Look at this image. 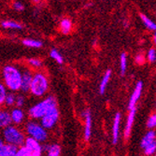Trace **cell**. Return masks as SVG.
Returning <instances> with one entry per match:
<instances>
[{"mask_svg":"<svg viewBox=\"0 0 156 156\" xmlns=\"http://www.w3.org/2000/svg\"><path fill=\"white\" fill-rule=\"evenodd\" d=\"M2 80L7 89L11 92L19 91L22 81V70L14 65H7L2 69Z\"/></svg>","mask_w":156,"mask_h":156,"instance_id":"obj_1","label":"cell"},{"mask_svg":"<svg viewBox=\"0 0 156 156\" xmlns=\"http://www.w3.org/2000/svg\"><path fill=\"white\" fill-rule=\"evenodd\" d=\"M49 89V80L45 73L38 71L33 74V79L30 86V93L37 96H43Z\"/></svg>","mask_w":156,"mask_h":156,"instance_id":"obj_2","label":"cell"},{"mask_svg":"<svg viewBox=\"0 0 156 156\" xmlns=\"http://www.w3.org/2000/svg\"><path fill=\"white\" fill-rule=\"evenodd\" d=\"M55 106H56L55 98L53 96H48L47 98L43 99V100H41L40 102L31 107L29 108V111H28V114H29V116L32 119L37 120L43 116L50 108Z\"/></svg>","mask_w":156,"mask_h":156,"instance_id":"obj_3","label":"cell"},{"mask_svg":"<svg viewBox=\"0 0 156 156\" xmlns=\"http://www.w3.org/2000/svg\"><path fill=\"white\" fill-rule=\"evenodd\" d=\"M3 138L6 143L15 145L17 147L23 145L25 140L23 133L14 125H9L5 127L3 131Z\"/></svg>","mask_w":156,"mask_h":156,"instance_id":"obj_4","label":"cell"},{"mask_svg":"<svg viewBox=\"0 0 156 156\" xmlns=\"http://www.w3.org/2000/svg\"><path fill=\"white\" fill-rule=\"evenodd\" d=\"M25 130L27 135L30 137L37 140L38 142H43L48 137V133L46 128H44L40 123L36 122H29L26 124Z\"/></svg>","mask_w":156,"mask_h":156,"instance_id":"obj_5","label":"cell"},{"mask_svg":"<svg viewBox=\"0 0 156 156\" xmlns=\"http://www.w3.org/2000/svg\"><path fill=\"white\" fill-rule=\"evenodd\" d=\"M59 119V110L57 107H52L40 118V124L46 129H51L56 124Z\"/></svg>","mask_w":156,"mask_h":156,"instance_id":"obj_6","label":"cell"},{"mask_svg":"<svg viewBox=\"0 0 156 156\" xmlns=\"http://www.w3.org/2000/svg\"><path fill=\"white\" fill-rule=\"evenodd\" d=\"M24 148L27 151L28 156H41L42 155V147L37 140L27 137L24 140Z\"/></svg>","mask_w":156,"mask_h":156,"instance_id":"obj_7","label":"cell"},{"mask_svg":"<svg viewBox=\"0 0 156 156\" xmlns=\"http://www.w3.org/2000/svg\"><path fill=\"white\" fill-rule=\"evenodd\" d=\"M33 74L34 73L28 67H25L22 70V81H21V88H20L22 92L28 93L30 91Z\"/></svg>","mask_w":156,"mask_h":156,"instance_id":"obj_8","label":"cell"},{"mask_svg":"<svg viewBox=\"0 0 156 156\" xmlns=\"http://www.w3.org/2000/svg\"><path fill=\"white\" fill-rule=\"evenodd\" d=\"M142 90H143V83H142V81H138L136 84L135 89L133 91V94L130 97V100L128 103V108L129 109L136 108V105L138 99L141 95V92H142Z\"/></svg>","mask_w":156,"mask_h":156,"instance_id":"obj_9","label":"cell"},{"mask_svg":"<svg viewBox=\"0 0 156 156\" xmlns=\"http://www.w3.org/2000/svg\"><path fill=\"white\" fill-rule=\"evenodd\" d=\"M85 118V128H84V138L85 140H89L92 135V114L90 110L84 112Z\"/></svg>","mask_w":156,"mask_h":156,"instance_id":"obj_10","label":"cell"},{"mask_svg":"<svg viewBox=\"0 0 156 156\" xmlns=\"http://www.w3.org/2000/svg\"><path fill=\"white\" fill-rule=\"evenodd\" d=\"M120 122H121V114L119 112H117L114 117V120H113V125H112V143L113 144H117L118 142Z\"/></svg>","mask_w":156,"mask_h":156,"instance_id":"obj_11","label":"cell"},{"mask_svg":"<svg viewBox=\"0 0 156 156\" xmlns=\"http://www.w3.org/2000/svg\"><path fill=\"white\" fill-rule=\"evenodd\" d=\"M10 118H11V122L15 124H20L23 122V119H24V111L23 109H21V108H13L10 112Z\"/></svg>","mask_w":156,"mask_h":156,"instance_id":"obj_12","label":"cell"},{"mask_svg":"<svg viewBox=\"0 0 156 156\" xmlns=\"http://www.w3.org/2000/svg\"><path fill=\"white\" fill-rule=\"evenodd\" d=\"M130 112L128 114V117H127V122H126V125H125V129H124V136L127 138L130 136L131 133V129L134 123V120H135V116H136V108H133L131 109H129Z\"/></svg>","mask_w":156,"mask_h":156,"instance_id":"obj_13","label":"cell"},{"mask_svg":"<svg viewBox=\"0 0 156 156\" xmlns=\"http://www.w3.org/2000/svg\"><path fill=\"white\" fill-rule=\"evenodd\" d=\"M18 150V147L12 144L4 143V145L0 148V156H14Z\"/></svg>","mask_w":156,"mask_h":156,"instance_id":"obj_14","label":"cell"},{"mask_svg":"<svg viewBox=\"0 0 156 156\" xmlns=\"http://www.w3.org/2000/svg\"><path fill=\"white\" fill-rule=\"evenodd\" d=\"M10 113L7 110L0 109V128H5V127L11 124Z\"/></svg>","mask_w":156,"mask_h":156,"instance_id":"obj_15","label":"cell"},{"mask_svg":"<svg viewBox=\"0 0 156 156\" xmlns=\"http://www.w3.org/2000/svg\"><path fill=\"white\" fill-rule=\"evenodd\" d=\"M72 27H73V24H72V22L70 19L68 18H64L61 20L60 23H59V28H60V31L65 34V35H67L71 32L72 30Z\"/></svg>","mask_w":156,"mask_h":156,"instance_id":"obj_16","label":"cell"},{"mask_svg":"<svg viewBox=\"0 0 156 156\" xmlns=\"http://www.w3.org/2000/svg\"><path fill=\"white\" fill-rule=\"evenodd\" d=\"M110 76H111V71L110 70H107L105 72L104 76H103V79L101 80V83L99 85V93L101 94H103L108 87V84L109 82V80H110Z\"/></svg>","mask_w":156,"mask_h":156,"instance_id":"obj_17","label":"cell"},{"mask_svg":"<svg viewBox=\"0 0 156 156\" xmlns=\"http://www.w3.org/2000/svg\"><path fill=\"white\" fill-rule=\"evenodd\" d=\"M155 139H156V133L154 131H149L146 134V136L142 138V140H141V148L144 149L146 146H148Z\"/></svg>","mask_w":156,"mask_h":156,"instance_id":"obj_18","label":"cell"},{"mask_svg":"<svg viewBox=\"0 0 156 156\" xmlns=\"http://www.w3.org/2000/svg\"><path fill=\"white\" fill-rule=\"evenodd\" d=\"M140 19H141V22L143 23V24L148 28L149 30L156 31V23L152 20H151L149 17H147L145 14H140Z\"/></svg>","mask_w":156,"mask_h":156,"instance_id":"obj_19","label":"cell"},{"mask_svg":"<svg viewBox=\"0 0 156 156\" xmlns=\"http://www.w3.org/2000/svg\"><path fill=\"white\" fill-rule=\"evenodd\" d=\"M2 27L6 28V29H16L21 30L23 29V25L15 21H3L1 23Z\"/></svg>","mask_w":156,"mask_h":156,"instance_id":"obj_20","label":"cell"},{"mask_svg":"<svg viewBox=\"0 0 156 156\" xmlns=\"http://www.w3.org/2000/svg\"><path fill=\"white\" fill-rule=\"evenodd\" d=\"M23 44L25 47L28 48H34V49H38L42 47V42L39 40L32 39V38H25L23 40Z\"/></svg>","mask_w":156,"mask_h":156,"instance_id":"obj_21","label":"cell"},{"mask_svg":"<svg viewBox=\"0 0 156 156\" xmlns=\"http://www.w3.org/2000/svg\"><path fill=\"white\" fill-rule=\"evenodd\" d=\"M48 156H60L61 148L57 144H53L48 147Z\"/></svg>","mask_w":156,"mask_h":156,"instance_id":"obj_22","label":"cell"},{"mask_svg":"<svg viewBox=\"0 0 156 156\" xmlns=\"http://www.w3.org/2000/svg\"><path fill=\"white\" fill-rule=\"evenodd\" d=\"M126 67H127V56L124 52L121 54L120 57V68H121V75L123 76L126 71Z\"/></svg>","mask_w":156,"mask_h":156,"instance_id":"obj_23","label":"cell"},{"mask_svg":"<svg viewBox=\"0 0 156 156\" xmlns=\"http://www.w3.org/2000/svg\"><path fill=\"white\" fill-rule=\"evenodd\" d=\"M15 100H16V95L13 93H8L5 97L4 103L7 107H11L13 105H15Z\"/></svg>","mask_w":156,"mask_h":156,"instance_id":"obj_24","label":"cell"},{"mask_svg":"<svg viewBox=\"0 0 156 156\" xmlns=\"http://www.w3.org/2000/svg\"><path fill=\"white\" fill-rule=\"evenodd\" d=\"M50 55H51V57L52 59H54L58 64L62 65V64L64 63L63 56L61 55V53H60L57 50L52 49V50L51 51V52H50Z\"/></svg>","mask_w":156,"mask_h":156,"instance_id":"obj_25","label":"cell"},{"mask_svg":"<svg viewBox=\"0 0 156 156\" xmlns=\"http://www.w3.org/2000/svg\"><path fill=\"white\" fill-rule=\"evenodd\" d=\"M144 150H145L144 151L146 155H151L152 153H154L156 151V139L152 141L151 143H150L148 146H146Z\"/></svg>","mask_w":156,"mask_h":156,"instance_id":"obj_26","label":"cell"},{"mask_svg":"<svg viewBox=\"0 0 156 156\" xmlns=\"http://www.w3.org/2000/svg\"><path fill=\"white\" fill-rule=\"evenodd\" d=\"M7 94H8L7 87L5 86L3 81L0 80V104L4 103V100H5V97H6Z\"/></svg>","mask_w":156,"mask_h":156,"instance_id":"obj_27","label":"cell"},{"mask_svg":"<svg viewBox=\"0 0 156 156\" xmlns=\"http://www.w3.org/2000/svg\"><path fill=\"white\" fill-rule=\"evenodd\" d=\"M27 63L29 65V66L34 68H39L42 66V62L38 58H29L27 60Z\"/></svg>","mask_w":156,"mask_h":156,"instance_id":"obj_28","label":"cell"},{"mask_svg":"<svg viewBox=\"0 0 156 156\" xmlns=\"http://www.w3.org/2000/svg\"><path fill=\"white\" fill-rule=\"evenodd\" d=\"M147 59L150 63H154L156 61V51L155 49H150L147 53Z\"/></svg>","mask_w":156,"mask_h":156,"instance_id":"obj_29","label":"cell"},{"mask_svg":"<svg viewBox=\"0 0 156 156\" xmlns=\"http://www.w3.org/2000/svg\"><path fill=\"white\" fill-rule=\"evenodd\" d=\"M135 62H136L137 65H139V66L145 64V62H146V57H145V55H144L143 53H137V54L136 55V57H135Z\"/></svg>","mask_w":156,"mask_h":156,"instance_id":"obj_30","label":"cell"},{"mask_svg":"<svg viewBox=\"0 0 156 156\" xmlns=\"http://www.w3.org/2000/svg\"><path fill=\"white\" fill-rule=\"evenodd\" d=\"M147 126L148 128H154L156 126V114H152L147 122Z\"/></svg>","mask_w":156,"mask_h":156,"instance_id":"obj_31","label":"cell"},{"mask_svg":"<svg viewBox=\"0 0 156 156\" xmlns=\"http://www.w3.org/2000/svg\"><path fill=\"white\" fill-rule=\"evenodd\" d=\"M25 103V97L23 95H18L16 96V100H15V105L18 108H22Z\"/></svg>","mask_w":156,"mask_h":156,"instance_id":"obj_32","label":"cell"},{"mask_svg":"<svg viewBox=\"0 0 156 156\" xmlns=\"http://www.w3.org/2000/svg\"><path fill=\"white\" fill-rule=\"evenodd\" d=\"M12 9H15L16 11H23L24 9V6L23 3H21L19 1H15L12 4Z\"/></svg>","mask_w":156,"mask_h":156,"instance_id":"obj_33","label":"cell"},{"mask_svg":"<svg viewBox=\"0 0 156 156\" xmlns=\"http://www.w3.org/2000/svg\"><path fill=\"white\" fill-rule=\"evenodd\" d=\"M14 156H28L27 151H26V149L24 148V146L22 147V148H20V149H18L17 151H16V153H15V155H14Z\"/></svg>","mask_w":156,"mask_h":156,"instance_id":"obj_34","label":"cell"},{"mask_svg":"<svg viewBox=\"0 0 156 156\" xmlns=\"http://www.w3.org/2000/svg\"><path fill=\"white\" fill-rule=\"evenodd\" d=\"M4 143H5V141H4V139H2V138H0V148H1L3 145H4Z\"/></svg>","mask_w":156,"mask_h":156,"instance_id":"obj_35","label":"cell"},{"mask_svg":"<svg viewBox=\"0 0 156 156\" xmlns=\"http://www.w3.org/2000/svg\"><path fill=\"white\" fill-rule=\"evenodd\" d=\"M153 42H154V44L156 45V31H155L154 36H153Z\"/></svg>","mask_w":156,"mask_h":156,"instance_id":"obj_36","label":"cell"},{"mask_svg":"<svg viewBox=\"0 0 156 156\" xmlns=\"http://www.w3.org/2000/svg\"><path fill=\"white\" fill-rule=\"evenodd\" d=\"M32 1H34L35 3H38V2H40L41 0H32Z\"/></svg>","mask_w":156,"mask_h":156,"instance_id":"obj_37","label":"cell"},{"mask_svg":"<svg viewBox=\"0 0 156 156\" xmlns=\"http://www.w3.org/2000/svg\"><path fill=\"white\" fill-rule=\"evenodd\" d=\"M0 108H1V104H0Z\"/></svg>","mask_w":156,"mask_h":156,"instance_id":"obj_38","label":"cell"},{"mask_svg":"<svg viewBox=\"0 0 156 156\" xmlns=\"http://www.w3.org/2000/svg\"><path fill=\"white\" fill-rule=\"evenodd\" d=\"M155 156H156V154H155Z\"/></svg>","mask_w":156,"mask_h":156,"instance_id":"obj_39","label":"cell"}]
</instances>
